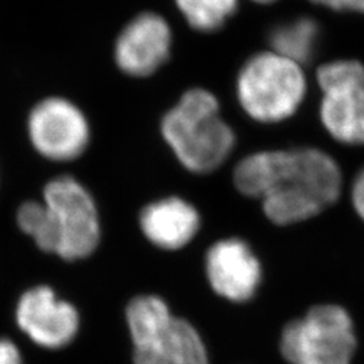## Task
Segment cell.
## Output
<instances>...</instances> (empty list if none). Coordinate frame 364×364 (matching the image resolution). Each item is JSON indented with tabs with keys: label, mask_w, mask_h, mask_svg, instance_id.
Wrapping results in <instances>:
<instances>
[{
	"label": "cell",
	"mask_w": 364,
	"mask_h": 364,
	"mask_svg": "<svg viewBox=\"0 0 364 364\" xmlns=\"http://www.w3.org/2000/svg\"><path fill=\"white\" fill-rule=\"evenodd\" d=\"M186 23L200 33H215L234 16L239 0H174Z\"/></svg>",
	"instance_id": "9a60e30c"
},
{
	"label": "cell",
	"mask_w": 364,
	"mask_h": 364,
	"mask_svg": "<svg viewBox=\"0 0 364 364\" xmlns=\"http://www.w3.org/2000/svg\"><path fill=\"white\" fill-rule=\"evenodd\" d=\"M173 31L159 14L146 11L134 16L117 36L114 58L131 77H149L169 60Z\"/></svg>",
	"instance_id": "9c48e42d"
},
{
	"label": "cell",
	"mask_w": 364,
	"mask_h": 364,
	"mask_svg": "<svg viewBox=\"0 0 364 364\" xmlns=\"http://www.w3.org/2000/svg\"><path fill=\"white\" fill-rule=\"evenodd\" d=\"M320 37V27L312 18H297L272 30L269 42L272 50L299 65L313 57Z\"/></svg>",
	"instance_id": "4fadbf2b"
},
{
	"label": "cell",
	"mask_w": 364,
	"mask_h": 364,
	"mask_svg": "<svg viewBox=\"0 0 364 364\" xmlns=\"http://www.w3.org/2000/svg\"><path fill=\"white\" fill-rule=\"evenodd\" d=\"M352 204L358 215L364 220V170L356 177L352 188Z\"/></svg>",
	"instance_id": "d6986e66"
},
{
	"label": "cell",
	"mask_w": 364,
	"mask_h": 364,
	"mask_svg": "<svg viewBox=\"0 0 364 364\" xmlns=\"http://www.w3.org/2000/svg\"><path fill=\"white\" fill-rule=\"evenodd\" d=\"M235 188L262 201L278 225L309 220L340 195L341 173L332 156L317 149L266 150L245 156L234 170Z\"/></svg>",
	"instance_id": "6da1fadb"
},
{
	"label": "cell",
	"mask_w": 364,
	"mask_h": 364,
	"mask_svg": "<svg viewBox=\"0 0 364 364\" xmlns=\"http://www.w3.org/2000/svg\"><path fill=\"white\" fill-rule=\"evenodd\" d=\"M317 84L323 92L320 117L326 131L346 144H364V65L338 60L320 66Z\"/></svg>",
	"instance_id": "8992f818"
},
{
	"label": "cell",
	"mask_w": 364,
	"mask_h": 364,
	"mask_svg": "<svg viewBox=\"0 0 364 364\" xmlns=\"http://www.w3.org/2000/svg\"><path fill=\"white\" fill-rule=\"evenodd\" d=\"M43 203L50 209L58 235L57 257L85 259L102 240V225L91 192L70 176H60L46 183Z\"/></svg>",
	"instance_id": "5b68a950"
},
{
	"label": "cell",
	"mask_w": 364,
	"mask_h": 364,
	"mask_svg": "<svg viewBox=\"0 0 364 364\" xmlns=\"http://www.w3.org/2000/svg\"><path fill=\"white\" fill-rule=\"evenodd\" d=\"M156 364H209L208 350L195 326L176 317Z\"/></svg>",
	"instance_id": "5bb4252c"
},
{
	"label": "cell",
	"mask_w": 364,
	"mask_h": 364,
	"mask_svg": "<svg viewBox=\"0 0 364 364\" xmlns=\"http://www.w3.org/2000/svg\"><path fill=\"white\" fill-rule=\"evenodd\" d=\"M201 227V218L193 204L170 196L147 204L139 215V228L156 247L176 251L188 246Z\"/></svg>",
	"instance_id": "8fae6325"
},
{
	"label": "cell",
	"mask_w": 364,
	"mask_h": 364,
	"mask_svg": "<svg viewBox=\"0 0 364 364\" xmlns=\"http://www.w3.org/2000/svg\"><path fill=\"white\" fill-rule=\"evenodd\" d=\"M15 320L27 338L46 350H61L69 346L80 331L76 306L60 299L52 287L45 285L31 287L21 296Z\"/></svg>",
	"instance_id": "ba28073f"
},
{
	"label": "cell",
	"mask_w": 364,
	"mask_h": 364,
	"mask_svg": "<svg viewBox=\"0 0 364 364\" xmlns=\"http://www.w3.org/2000/svg\"><path fill=\"white\" fill-rule=\"evenodd\" d=\"M18 227L30 236L37 247L57 255L58 235L50 209L42 201H26L16 212Z\"/></svg>",
	"instance_id": "2e32d148"
},
{
	"label": "cell",
	"mask_w": 364,
	"mask_h": 364,
	"mask_svg": "<svg viewBox=\"0 0 364 364\" xmlns=\"http://www.w3.org/2000/svg\"><path fill=\"white\" fill-rule=\"evenodd\" d=\"M279 348L290 364H351L356 351L351 316L338 305L314 306L285 326Z\"/></svg>",
	"instance_id": "277c9868"
},
{
	"label": "cell",
	"mask_w": 364,
	"mask_h": 364,
	"mask_svg": "<svg viewBox=\"0 0 364 364\" xmlns=\"http://www.w3.org/2000/svg\"><path fill=\"white\" fill-rule=\"evenodd\" d=\"M205 274L209 287L221 299L246 302L258 290L262 269L247 243L237 237L213 243L205 255Z\"/></svg>",
	"instance_id": "30bf717a"
},
{
	"label": "cell",
	"mask_w": 364,
	"mask_h": 364,
	"mask_svg": "<svg viewBox=\"0 0 364 364\" xmlns=\"http://www.w3.org/2000/svg\"><path fill=\"white\" fill-rule=\"evenodd\" d=\"M333 11L364 14V0H311Z\"/></svg>",
	"instance_id": "e0dca14e"
},
{
	"label": "cell",
	"mask_w": 364,
	"mask_h": 364,
	"mask_svg": "<svg viewBox=\"0 0 364 364\" xmlns=\"http://www.w3.org/2000/svg\"><path fill=\"white\" fill-rule=\"evenodd\" d=\"M305 95L306 76L302 65L273 50L250 57L236 78L239 105L260 123L293 117Z\"/></svg>",
	"instance_id": "3957f363"
},
{
	"label": "cell",
	"mask_w": 364,
	"mask_h": 364,
	"mask_svg": "<svg viewBox=\"0 0 364 364\" xmlns=\"http://www.w3.org/2000/svg\"><path fill=\"white\" fill-rule=\"evenodd\" d=\"M161 134L182 166L196 174L219 169L231 156L235 132L212 92L192 88L165 114Z\"/></svg>",
	"instance_id": "7a4b0ae2"
},
{
	"label": "cell",
	"mask_w": 364,
	"mask_h": 364,
	"mask_svg": "<svg viewBox=\"0 0 364 364\" xmlns=\"http://www.w3.org/2000/svg\"><path fill=\"white\" fill-rule=\"evenodd\" d=\"M27 134L39 156L53 162L77 159L91 141L85 114L61 96L46 97L33 107L27 119Z\"/></svg>",
	"instance_id": "52a82bcc"
},
{
	"label": "cell",
	"mask_w": 364,
	"mask_h": 364,
	"mask_svg": "<svg viewBox=\"0 0 364 364\" xmlns=\"http://www.w3.org/2000/svg\"><path fill=\"white\" fill-rule=\"evenodd\" d=\"M0 364H23L21 350L10 338H0Z\"/></svg>",
	"instance_id": "ac0fdd59"
},
{
	"label": "cell",
	"mask_w": 364,
	"mask_h": 364,
	"mask_svg": "<svg viewBox=\"0 0 364 364\" xmlns=\"http://www.w3.org/2000/svg\"><path fill=\"white\" fill-rule=\"evenodd\" d=\"M254 3H258V4H263V6H267V4H272L275 3L277 0H252Z\"/></svg>",
	"instance_id": "ffe728a7"
},
{
	"label": "cell",
	"mask_w": 364,
	"mask_h": 364,
	"mask_svg": "<svg viewBox=\"0 0 364 364\" xmlns=\"http://www.w3.org/2000/svg\"><path fill=\"white\" fill-rule=\"evenodd\" d=\"M169 305L159 296L144 294L130 301L126 321L132 341L134 364H156L174 323Z\"/></svg>",
	"instance_id": "7c38bea8"
}]
</instances>
